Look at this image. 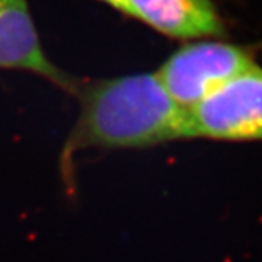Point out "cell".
I'll return each instance as SVG.
<instances>
[{
    "label": "cell",
    "instance_id": "obj_1",
    "mask_svg": "<svg viewBox=\"0 0 262 262\" xmlns=\"http://www.w3.org/2000/svg\"><path fill=\"white\" fill-rule=\"evenodd\" d=\"M80 111L60 153V170L73 184L83 150L149 149L188 139V110L172 99L156 73L79 84Z\"/></svg>",
    "mask_w": 262,
    "mask_h": 262
},
{
    "label": "cell",
    "instance_id": "obj_2",
    "mask_svg": "<svg viewBox=\"0 0 262 262\" xmlns=\"http://www.w3.org/2000/svg\"><path fill=\"white\" fill-rule=\"evenodd\" d=\"M188 139L262 141L261 66H252L189 108Z\"/></svg>",
    "mask_w": 262,
    "mask_h": 262
},
{
    "label": "cell",
    "instance_id": "obj_3",
    "mask_svg": "<svg viewBox=\"0 0 262 262\" xmlns=\"http://www.w3.org/2000/svg\"><path fill=\"white\" fill-rule=\"evenodd\" d=\"M255 64L249 48L201 39L178 48L160 66L156 75L172 99L189 110Z\"/></svg>",
    "mask_w": 262,
    "mask_h": 262
},
{
    "label": "cell",
    "instance_id": "obj_4",
    "mask_svg": "<svg viewBox=\"0 0 262 262\" xmlns=\"http://www.w3.org/2000/svg\"><path fill=\"white\" fill-rule=\"evenodd\" d=\"M0 69L25 70L46 77L70 94L79 83L48 60L27 0H0Z\"/></svg>",
    "mask_w": 262,
    "mask_h": 262
},
{
    "label": "cell",
    "instance_id": "obj_5",
    "mask_svg": "<svg viewBox=\"0 0 262 262\" xmlns=\"http://www.w3.org/2000/svg\"><path fill=\"white\" fill-rule=\"evenodd\" d=\"M122 13L175 39L225 34V22L214 0H122Z\"/></svg>",
    "mask_w": 262,
    "mask_h": 262
},
{
    "label": "cell",
    "instance_id": "obj_6",
    "mask_svg": "<svg viewBox=\"0 0 262 262\" xmlns=\"http://www.w3.org/2000/svg\"><path fill=\"white\" fill-rule=\"evenodd\" d=\"M99 2H103V3H106L108 6H113L114 9L122 12V0H99Z\"/></svg>",
    "mask_w": 262,
    "mask_h": 262
}]
</instances>
